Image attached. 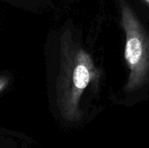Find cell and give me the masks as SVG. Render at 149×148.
<instances>
[{
  "instance_id": "cell-1",
  "label": "cell",
  "mask_w": 149,
  "mask_h": 148,
  "mask_svg": "<svg viewBox=\"0 0 149 148\" xmlns=\"http://www.w3.org/2000/svg\"><path fill=\"white\" fill-rule=\"evenodd\" d=\"M120 7L122 24L127 35L125 58L131 70L139 74L144 67L145 33L130 6L124 1H121Z\"/></svg>"
},
{
  "instance_id": "cell-2",
  "label": "cell",
  "mask_w": 149,
  "mask_h": 148,
  "mask_svg": "<svg viewBox=\"0 0 149 148\" xmlns=\"http://www.w3.org/2000/svg\"><path fill=\"white\" fill-rule=\"evenodd\" d=\"M89 59L88 56L84 51H79L78 54L79 63L74 67L72 72V93L71 95V99L72 101L78 99L81 92L87 86L90 79H91V72L89 65L87 64V60Z\"/></svg>"
},
{
  "instance_id": "cell-3",
  "label": "cell",
  "mask_w": 149,
  "mask_h": 148,
  "mask_svg": "<svg viewBox=\"0 0 149 148\" xmlns=\"http://www.w3.org/2000/svg\"><path fill=\"white\" fill-rule=\"evenodd\" d=\"M7 83V79H3V78H0V91L6 85Z\"/></svg>"
},
{
  "instance_id": "cell-4",
  "label": "cell",
  "mask_w": 149,
  "mask_h": 148,
  "mask_svg": "<svg viewBox=\"0 0 149 148\" xmlns=\"http://www.w3.org/2000/svg\"><path fill=\"white\" fill-rule=\"evenodd\" d=\"M145 1H146V2H147V3L149 4V0H145Z\"/></svg>"
}]
</instances>
